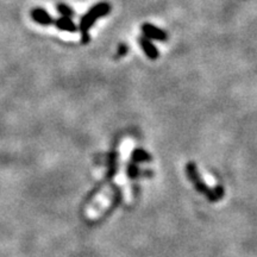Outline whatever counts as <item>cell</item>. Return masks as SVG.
I'll return each instance as SVG.
<instances>
[{
    "label": "cell",
    "mask_w": 257,
    "mask_h": 257,
    "mask_svg": "<svg viewBox=\"0 0 257 257\" xmlns=\"http://www.w3.org/2000/svg\"><path fill=\"white\" fill-rule=\"evenodd\" d=\"M57 8V11L60 12L61 15H62V17H68V18H72L74 15V11H73V9L70 8V6H68L67 4H62V3H61V4H59L56 6Z\"/></svg>",
    "instance_id": "cell-9"
},
{
    "label": "cell",
    "mask_w": 257,
    "mask_h": 257,
    "mask_svg": "<svg viewBox=\"0 0 257 257\" xmlns=\"http://www.w3.org/2000/svg\"><path fill=\"white\" fill-rule=\"evenodd\" d=\"M198 175H199V178L201 179V181L204 182V185H206L208 188H211V189L217 188V186H218L217 179L214 178V176L212 175L210 172H207L206 169L201 168V167H198Z\"/></svg>",
    "instance_id": "cell-7"
},
{
    "label": "cell",
    "mask_w": 257,
    "mask_h": 257,
    "mask_svg": "<svg viewBox=\"0 0 257 257\" xmlns=\"http://www.w3.org/2000/svg\"><path fill=\"white\" fill-rule=\"evenodd\" d=\"M110 10H111V6L108 5L107 3H99V4L93 6L87 14L83 16L81 21H80V27H79L80 31H81L82 43H88L89 29H91L92 25L95 23L96 19L104 17V16L110 14Z\"/></svg>",
    "instance_id": "cell-3"
},
{
    "label": "cell",
    "mask_w": 257,
    "mask_h": 257,
    "mask_svg": "<svg viewBox=\"0 0 257 257\" xmlns=\"http://www.w3.org/2000/svg\"><path fill=\"white\" fill-rule=\"evenodd\" d=\"M142 32L144 35V37L149 38L150 41L152 40H155V41H160V42H165L167 41V34L163 30H161L155 25L153 24H149V23H146L142 25Z\"/></svg>",
    "instance_id": "cell-4"
},
{
    "label": "cell",
    "mask_w": 257,
    "mask_h": 257,
    "mask_svg": "<svg viewBox=\"0 0 257 257\" xmlns=\"http://www.w3.org/2000/svg\"><path fill=\"white\" fill-rule=\"evenodd\" d=\"M126 51H127L126 46H120L119 51H118V56H123V55H125V54H126Z\"/></svg>",
    "instance_id": "cell-10"
},
{
    "label": "cell",
    "mask_w": 257,
    "mask_h": 257,
    "mask_svg": "<svg viewBox=\"0 0 257 257\" xmlns=\"http://www.w3.org/2000/svg\"><path fill=\"white\" fill-rule=\"evenodd\" d=\"M140 44L142 47V49L146 55L149 57L150 60H156L159 57V50L156 49V47L154 46L153 42L147 37H141L140 38Z\"/></svg>",
    "instance_id": "cell-6"
},
{
    "label": "cell",
    "mask_w": 257,
    "mask_h": 257,
    "mask_svg": "<svg viewBox=\"0 0 257 257\" xmlns=\"http://www.w3.org/2000/svg\"><path fill=\"white\" fill-rule=\"evenodd\" d=\"M31 17L36 23L41 25H50L54 23V19L51 18V16L42 8H35L32 10Z\"/></svg>",
    "instance_id": "cell-5"
},
{
    "label": "cell",
    "mask_w": 257,
    "mask_h": 257,
    "mask_svg": "<svg viewBox=\"0 0 257 257\" xmlns=\"http://www.w3.org/2000/svg\"><path fill=\"white\" fill-rule=\"evenodd\" d=\"M55 25L56 28L59 29V30H62V31H68V32H75L78 30V28H76V25L72 19L68 18V17H61L57 19L55 22Z\"/></svg>",
    "instance_id": "cell-8"
},
{
    "label": "cell",
    "mask_w": 257,
    "mask_h": 257,
    "mask_svg": "<svg viewBox=\"0 0 257 257\" xmlns=\"http://www.w3.org/2000/svg\"><path fill=\"white\" fill-rule=\"evenodd\" d=\"M114 191L112 189L110 185H106L105 187L93 199V201L88 205L85 211V216L88 218L89 220H96L100 218L102 214L107 211V208L111 206L112 201H113Z\"/></svg>",
    "instance_id": "cell-2"
},
{
    "label": "cell",
    "mask_w": 257,
    "mask_h": 257,
    "mask_svg": "<svg viewBox=\"0 0 257 257\" xmlns=\"http://www.w3.org/2000/svg\"><path fill=\"white\" fill-rule=\"evenodd\" d=\"M134 148H135V141L133 138L127 137L121 141L119 146V156H118L117 173H115V176H114L115 185L120 187L121 194H123V199L125 204L127 205L133 204L134 201L133 187H131L130 180L127 178V166H128V161L131 160V156H133Z\"/></svg>",
    "instance_id": "cell-1"
}]
</instances>
